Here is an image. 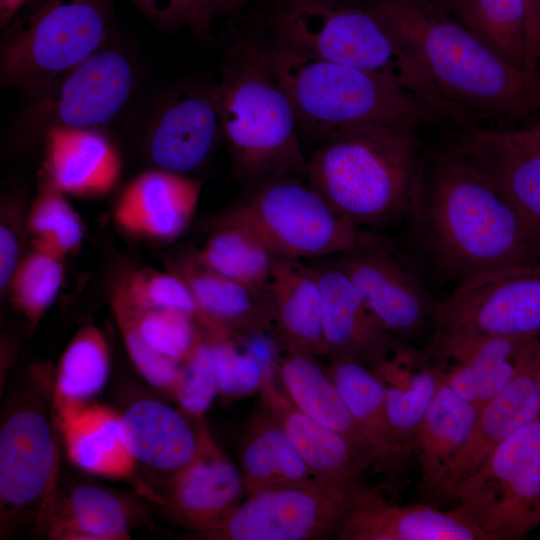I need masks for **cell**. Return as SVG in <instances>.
<instances>
[{
    "instance_id": "10",
    "label": "cell",
    "mask_w": 540,
    "mask_h": 540,
    "mask_svg": "<svg viewBox=\"0 0 540 540\" xmlns=\"http://www.w3.org/2000/svg\"><path fill=\"white\" fill-rule=\"evenodd\" d=\"M447 498L489 540L519 539L540 526V417L503 441Z\"/></svg>"
},
{
    "instance_id": "42",
    "label": "cell",
    "mask_w": 540,
    "mask_h": 540,
    "mask_svg": "<svg viewBox=\"0 0 540 540\" xmlns=\"http://www.w3.org/2000/svg\"><path fill=\"white\" fill-rule=\"evenodd\" d=\"M111 307L135 369L154 389L173 395L181 373L180 363L156 352L142 339L127 308L115 292L111 297Z\"/></svg>"
},
{
    "instance_id": "7",
    "label": "cell",
    "mask_w": 540,
    "mask_h": 540,
    "mask_svg": "<svg viewBox=\"0 0 540 540\" xmlns=\"http://www.w3.org/2000/svg\"><path fill=\"white\" fill-rule=\"evenodd\" d=\"M116 0H37L4 30L0 84L28 91L116 39Z\"/></svg>"
},
{
    "instance_id": "40",
    "label": "cell",
    "mask_w": 540,
    "mask_h": 540,
    "mask_svg": "<svg viewBox=\"0 0 540 540\" xmlns=\"http://www.w3.org/2000/svg\"><path fill=\"white\" fill-rule=\"evenodd\" d=\"M114 292L124 303L142 339L156 352L183 362L203 329L190 315L169 308L137 309L127 303L119 291Z\"/></svg>"
},
{
    "instance_id": "24",
    "label": "cell",
    "mask_w": 540,
    "mask_h": 540,
    "mask_svg": "<svg viewBox=\"0 0 540 540\" xmlns=\"http://www.w3.org/2000/svg\"><path fill=\"white\" fill-rule=\"evenodd\" d=\"M169 270L181 277L193 293L213 333L237 340L273 330L269 298L210 269L188 251L169 261Z\"/></svg>"
},
{
    "instance_id": "49",
    "label": "cell",
    "mask_w": 540,
    "mask_h": 540,
    "mask_svg": "<svg viewBox=\"0 0 540 540\" xmlns=\"http://www.w3.org/2000/svg\"><path fill=\"white\" fill-rule=\"evenodd\" d=\"M31 0H0V27L5 30Z\"/></svg>"
},
{
    "instance_id": "50",
    "label": "cell",
    "mask_w": 540,
    "mask_h": 540,
    "mask_svg": "<svg viewBox=\"0 0 540 540\" xmlns=\"http://www.w3.org/2000/svg\"><path fill=\"white\" fill-rule=\"evenodd\" d=\"M249 0H223V15L238 10Z\"/></svg>"
},
{
    "instance_id": "8",
    "label": "cell",
    "mask_w": 540,
    "mask_h": 540,
    "mask_svg": "<svg viewBox=\"0 0 540 540\" xmlns=\"http://www.w3.org/2000/svg\"><path fill=\"white\" fill-rule=\"evenodd\" d=\"M139 85L132 53L114 39L84 62L26 92L12 123L17 140L38 142L54 127L103 128L130 106Z\"/></svg>"
},
{
    "instance_id": "38",
    "label": "cell",
    "mask_w": 540,
    "mask_h": 540,
    "mask_svg": "<svg viewBox=\"0 0 540 540\" xmlns=\"http://www.w3.org/2000/svg\"><path fill=\"white\" fill-rule=\"evenodd\" d=\"M63 257L32 246L9 283L14 305L33 326L55 301L63 281Z\"/></svg>"
},
{
    "instance_id": "3",
    "label": "cell",
    "mask_w": 540,
    "mask_h": 540,
    "mask_svg": "<svg viewBox=\"0 0 540 540\" xmlns=\"http://www.w3.org/2000/svg\"><path fill=\"white\" fill-rule=\"evenodd\" d=\"M419 125L366 126L317 146L305 178L340 215L362 230L409 216L422 156Z\"/></svg>"
},
{
    "instance_id": "46",
    "label": "cell",
    "mask_w": 540,
    "mask_h": 540,
    "mask_svg": "<svg viewBox=\"0 0 540 540\" xmlns=\"http://www.w3.org/2000/svg\"><path fill=\"white\" fill-rule=\"evenodd\" d=\"M185 25L201 38L210 36L214 19L223 15V0H184Z\"/></svg>"
},
{
    "instance_id": "17",
    "label": "cell",
    "mask_w": 540,
    "mask_h": 540,
    "mask_svg": "<svg viewBox=\"0 0 540 540\" xmlns=\"http://www.w3.org/2000/svg\"><path fill=\"white\" fill-rule=\"evenodd\" d=\"M119 415L121 437L134 468L154 472L168 485L212 440L203 424L196 425L184 411L157 399H138Z\"/></svg>"
},
{
    "instance_id": "31",
    "label": "cell",
    "mask_w": 540,
    "mask_h": 540,
    "mask_svg": "<svg viewBox=\"0 0 540 540\" xmlns=\"http://www.w3.org/2000/svg\"><path fill=\"white\" fill-rule=\"evenodd\" d=\"M71 462L81 470L109 478H129L134 464L120 431V415L100 406L57 413Z\"/></svg>"
},
{
    "instance_id": "26",
    "label": "cell",
    "mask_w": 540,
    "mask_h": 540,
    "mask_svg": "<svg viewBox=\"0 0 540 540\" xmlns=\"http://www.w3.org/2000/svg\"><path fill=\"white\" fill-rule=\"evenodd\" d=\"M274 337L285 350L326 356L323 297L312 264L277 257L270 288Z\"/></svg>"
},
{
    "instance_id": "45",
    "label": "cell",
    "mask_w": 540,
    "mask_h": 540,
    "mask_svg": "<svg viewBox=\"0 0 540 540\" xmlns=\"http://www.w3.org/2000/svg\"><path fill=\"white\" fill-rule=\"evenodd\" d=\"M132 2L158 28H175L185 24L184 0H132Z\"/></svg>"
},
{
    "instance_id": "6",
    "label": "cell",
    "mask_w": 540,
    "mask_h": 540,
    "mask_svg": "<svg viewBox=\"0 0 540 540\" xmlns=\"http://www.w3.org/2000/svg\"><path fill=\"white\" fill-rule=\"evenodd\" d=\"M275 31L277 41L299 52L381 75L431 108L419 69L370 1L287 0Z\"/></svg>"
},
{
    "instance_id": "20",
    "label": "cell",
    "mask_w": 540,
    "mask_h": 540,
    "mask_svg": "<svg viewBox=\"0 0 540 540\" xmlns=\"http://www.w3.org/2000/svg\"><path fill=\"white\" fill-rule=\"evenodd\" d=\"M203 182L186 174L148 170L134 178L120 194L114 220L126 233L148 241L176 240L191 222Z\"/></svg>"
},
{
    "instance_id": "44",
    "label": "cell",
    "mask_w": 540,
    "mask_h": 540,
    "mask_svg": "<svg viewBox=\"0 0 540 540\" xmlns=\"http://www.w3.org/2000/svg\"><path fill=\"white\" fill-rule=\"evenodd\" d=\"M267 333H254L238 339L244 343V351L249 353L262 367L264 381L277 378V370L281 359L277 354L279 343L274 336L270 337Z\"/></svg>"
},
{
    "instance_id": "22",
    "label": "cell",
    "mask_w": 540,
    "mask_h": 540,
    "mask_svg": "<svg viewBox=\"0 0 540 540\" xmlns=\"http://www.w3.org/2000/svg\"><path fill=\"white\" fill-rule=\"evenodd\" d=\"M241 469L214 444L169 484L166 498L171 515L194 536L221 523L247 496Z\"/></svg>"
},
{
    "instance_id": "27",
    "label": "cell",
    "mask_w": 540,
    "mask_h": 540,
    "mask_svg": "<svg viewBox=\"0 0 540 540\" xmlns=\"http://www.w3.org/2000/svg\"><path fill=\"white\" fill-rule=\"evenodd\" d=\"M261 392L263 404L279 420L314 478L360 485V476L370 466L344 436L298 410L276 379L264 381Z\"/></svg>"
},
{
    "instance_id": "29",
    "label": "cell",
    "mask_w": 540,
    "mask_h": 540,
    "mask_svg": "<svg viewBox=\"0 0 540 540\" xmlns=\"http://www.w3.org/2000/svg\"><path fill=\"white\" fill-rule=\"evenodd\" d=\"M277 379L284 394L298 410L344 436L368 465L375 467L368 443L317 356L302 351H285L279 362Z\"/></svg>"
},
{
    "instance_id": "41",
    "label": "cell",
    "mask_w": 540,
    "mask_h": 540,
    "mask_svg": "<svg viewBox=\"0 0 540 540\" xmlns=\"http://www.w3.org/2000/svg\"><path fill=\"white\" fill-rule=\"evenodd\" d=\"M219 394L212 343L206 330L183 361L174 390L179 408L196 419L210 408Z\"/></svg>"
},
{
    "instance_id": "13",
    "label": "cell",
    "mask_w": 540,
    "mask_h": 540,
    "mask_svg": "<svg viewBox=\"0 0 540 540\" xmlns=\"http://www.w3.org/2000/svg\"><path fill=\"white\" fill-rule=\"evenodd\" d=\"M59 449L52 419L36 401H21L0 427L1 535L37 519L57 489Z\"/></svg>"
},
{
    "instance_id": "19",
    "label": "cell",
    "mask_w": 540,
    "mask_h": 540,
    "mask_svg": "<svg viewBox=\"0 0 540 540\" xmlns=\"http://www.w3.org/2000/svg\"><path fill=\"white\" fill-rule=\"evenodd\" d=\"M311 264L323 297L326 356L373 368L400 347L397 337L376 319L335 260Z\"/></svg>"
},
{
    "instance_id": "23",
    "label": "cell",
    "mask_w": 540,
    "mask_h": 540,
    "mask_svg": "<svg viewBox=\"0 0 540 540\" xmlns=\"http://www.w3.org/2000/svg\"><path fill=\"white\" fill-rule=\"evenodd\" d=\"M42 143L44 178L62 193L97 197L118 183L121 157L103 128L54 127Z\"/></svg>"
},
{
    "instance_id": "51",
    "label": "cell",
    "mask_w": 540,
    "mask_h": 540,
    "mask_svg": "<svg viewBox=\"0 0 540 540\" xmlns=\"http://www.w3.org/2000/svg\"><path fill=\"white\" fill-rule=\"evenodd\" d=\"M432 1H434V2H436V3H438V4H440V5H442V3H443L444 0H432Z\"/></svg>"
},
{
    "instance_id": "28",
    "label": "cell",
    "mask_w": 540,
    "mask_h": 540,
    "mask_svg": "<svg viewBox=\"0 0 540 540\" xmlns=\"http://www.w3.org/2000/svg\"><path fill=\"white\" fill-rule=\"evenodd\" d=\"M326 370L368 443L375 468L396 469L411 450L400 442L389 422L381 378L372 368L351 359L332 358Z\"/></svg>"
},
{
    "instance_id": "9",
    "label": "cell",
    "mask_w": 540,
    "mask_h": 540,
    "mask_svg": "<svg viewBox=\"0 0 540 540\" xmlns=\"http://www.w3.org/2000/svg\"><path fill=\"white\" fill-rule=\"evenodd\" d=\"M223 213L246 225L279 258L338 256L355 245L362 230L296 175L245 188Z\"/></svg>"
},
{
    "instance_id": "2",
    "label": "cell",
    "mask_w": 540,
    "mask_h": 540,
    "mask_svg": "<svg viewBox=\"0 0 540 540\" xmlns=\"http://www.w3.org/2000/svg\"><path fill=\"white\" fill-rule=\"evenodd\" d=\"M408 217L421 249L447 280L540 262V249L514 209L448 147L422 157Z\"/></svg>"
},
{
    "instance_id": "14",
    "label": "cell",
    "mask_w": 540,
    "mask_h": 540,
    "mask_svg": "<svg viewBox=\"0 0 540 540\" xmlns=\"http://www.w3.org/2000/svg\"><path fill=\"white\" fill-rule=\"evenodd\" d=\"M335 261L376 319L396 337L414 334L432 317L435 302L413 264L375 232L361 230L355 245Z\"/></svg>"
},
{
    "instance_id": "52",
    "label": "cell",
    "mask_w": 540,
    "mask_h": 540,
    "mask_svg": "<svg viewBox=\"0 0 540 540\" xmlns=\"http://www.w3.org/2000/svg\"><path fill=\"white\" fill-rule=\"evenodd\" d=\"M538 380H539V385H540V364H539V368H538Z\"/></svg>"
},
{
    "instance_id": "16",
    "label": "cell",
    "mask_w": 540,
    "mask_h": 540,
    "mask_svg": "<svg viewBox=\"0 0 540 540\" xmlns=\"http://www.w3.org/2000/svg\"><path fill=\"white\" fill-rule=\"evenodd\" d=\"M146 126V153L158 169L186 175L199 169L223 138L216 83L173 85L157 99Z\"/></svg>"
},
{
    "instance_id": "5",
    "label": "cell",
    "mask_w": 540,
    "mask_h": 540,
    "mask_svg": "<svg viewBox=\"0 0 540 540\" xmlns=\"http://www.w3.org/2000/svg\"><path fill=\"white\" fill-rule=\"evenodd\" d=\"M265 48L290 98L299 133L318 145L366 126H443L427 104L381 75L304 54L277 40Z\"/></svg>"
},
{
    "instance_id": "47",
    "label": "cell",
    "mask_w": 540,
    "mask_h": 540,
    "mask_svg": "<svg viewBox=\"0 0 540 540\" xmlns=\"http://www.w3.org/2000/svg\"><path fill=\"white\" fill-rule=\"evenodd\" d=\"M527 14L526 71L540 78V0H525Z\"/></svg>"
},
{
    "instance_id": "39",
    "label": "cell",
    "mask_w": 540,
    "mask_h": 540,
    "mask_svg": "<svg viewBox=\"0 0 540 540\" xmlns=\"http://www.w3.org/2000/svg\"><path fill=\"white\" fill-rule=\"evenodd\" d=\"M116 289L137 309L169 308L190 315L203 329L210 324L185 281L172 271L142 269L129 275Z\"/></svg>"
},
{
    "instance_id": "37",
    "label": "cell",
    "mask_w": 540,
    "mask_h": 540,
    "mask_svg": "<svg viewBox=\"0 0 540 540\" xmlns=\"http://www.w3.org/2000/svg\"><path fill=\"white\" fill-rule=\"evenodd\" d=\"M64 195L44 178L26 220L27 231L33 235L32 246L63 258L84 239L82 221Z\"/></svg>"
},
{
    "instance_id": "43",
    "label": "cell",
    "mask_w": 540,
    "mask_h": 540,
    "mask_svg": "<svg viewBox=\"0 0 540 540\" xmlns=\"http://www.w3.org/2000/svg\"><path fill=\"white\" fill-rule=\"evenodd\" d=\"M208 334L214 352L219 394L238 398L261 390L265 379L263 369L249 353L238 350L236 338L223 333Z\"/></svg>"
},
{
    "instance_id": "11",
    "label": "cell",
    "mask_w": 540,
    "mask_h": 540,
    "mask_svg": "<svg viewBox=\"0 0 540 540\" xmlns=\"http://www.w3.org/2000/svg\"><path fill=\"white\" fill-rule=\"evenodd\" d=\"M429 346L484 337L540 332V262L470 275L434 303Z\"/></svg>"
},
{
    "instance_id": "1",
    "label": "cell",
    "mask_w": 540,
    "mask_h": 540,
    "mask_svg": "<svg viewBox=\"0 0 540 540\" xmlns=\"http://www.w3.org/2000/svg\"><path fill=\"white\" fill-rule=\"evenodd\" d=\"M402 40L450 130L537 123L540 78L488 48L431 0H369Z\"/></svg>"
},
{
    "instance_id": "36",
    "label": "cell",
    "mask_w": 540,
    "mask_h": 540,
    "mask_svg": "<svg viewBox=\"0 0 540 540\" xmlns=\"http://www.w3.org/2000/svg\"><path fill=\"white\" fill-rule=\"evenodd\" d=\"M442 7L493 52L526 71L525 0H444Z\"/></svg>"
},
{
    "instance_id": "33",
    "label": "cell",
    "mask_w": 540,
    "mask_h": 540,
    "mask_svg": "<svg viewBox=\"0 0 540 540\" xmlns=\"http://www.w3.org/2000/svg\"><path fill=\"white\" fill-rule=\"evenodd\" d=\"M214 222L203 246L195 251L197 258L210 269L270 299L277 257L238 220L222 212Z\"/></svg>"
},
{
    "instance_id": "21",
    "label": "cell",
    "mask_w": 540,
    "mask_h": 540,
    "mask_svg": "<svg viewBox=\"0 0 540 540\" xmlns=\"http://www.w3.org/2000/svg\"><path fill=\"white\" fill-rule=\"evenodd\" d=\"M338 540H489L455 508L398 505L364 488L334 534Z\"/></svg>"
},
{
    "instance_id": "30",
    "label": "cell",
    "mask_w": 540,
    "mask_h": 540,
    "mask_svg": "<svg viewBox=\"0 0 540 540\" xmlns=\"http://www.w3.org/2000/svg\"><path fill=\"white\" fill-rule=\"evenodd\" d=\"M478 410L448 386L441 376L413 446L420 463L423 491L438 494L452 462L469 438Z\"/></svg>"
},
{
    "instance_id": "15",
    "label": "cell",
    "mask_w": 540,
    "mask_h": 540,
    "mask_svg": "<svg viewBox=\"0 0 540 540\" xmlns=\"http://www.w3.org/2000/svg\"><path fill=\"white\" fill-rule=\"evenodd\" d=\"M451 132L446 147L485 177L540 249V122Z\"/></svg>"
},
{
    "instance_id": "18",
    "label": "cell",
    "mask_w": 540,
    "mask_h": 540,
    "mask_svg": "<svg viewBox=\"0 0 540 540\" xmlns=\"http://www.w3.org/2000/svg\"><path fill=\"white\" fill-rule=\"evenodd\" d=\"M514 379L478 410L466 443L452 462L437 495L452 489L476 471L510 435L540 417V339H532L519 355Z\"/></svg>"
},
{
    "instance_id": "12",
    "label": "cell",
    "mask_w": 540,
    "mask_h": 540,
    "mask_svg": "<svg viewBox=\"0 0 540 540\" xmlns=\"http://www.w3.org/2000/svg\"><path fill=\"white\" fill-rule=\"evenodd\" d=\"M365 487L311 478L248 493L209 540H319L334 536Z\"/></svg>"
},
{
    "instance_id": "4",
    "label": "cell",
    "mask_w": 540,
    "mask_h": 540,
    "mask_svg": "<svg viewBox=\"0 0 540 540\" xmlns=\"http://www.w3.org/2000/svg\"><path fill=\"white\" fill-rule=\"evenodd\" d=\"M223 139L234 178L244 188L284 176L305 177L297 118L265 45L241 39L216 83Z\"/></svg>"
},
{
    "instance_id": "34",
    "label": "cell",
    "mask_w": 540,
    "mask_h": 540,
    "mask_svg": "<svg viewBox=\"0 0 540 540\" xmlns=\"http://www.w3.org/2000/svg\"><path fill=\"white\" fill-rule=\"evenodd\" d=\"M262 408L240 453L248 493L314 478L279 420L264 404Z\"/></svg>"
},
{
    "instance_id": "48",
    "label": "cell",
    "mask_w": 540,
    "mask_h": 540,
    "mask_svg": "<svg viewBox=\"0 0 540 540\" xmlns=\"http://www.w3.org/2000/svg\"><path fill=\"white\" fill-rule=\"evenodd\" d=\"M19 245L11 227L5 223L0 226V288H8L19 264Z\"/></svg>"
},
{
    "instance_id": "25",
    "label": "cell",
    "mask_w": 540,
    "mask_h": 540,
    "mask_svg": "<svg viewBox=\"0 0 540 540\" xmlns=\"http://www.w3.org/2000/svg\"><path fill=\"white\" fill-rule=\"evenodd\" d=\"M133 520L128 499L89 483L57 488L36 519L48 538L60 540L129 539Z\"/></svg>"
},
{
    "instance_id": "35",
    "label": "cell",
    "mask_w": 540,
    "mask_h": 540,
    "mask_svg": "<svg viewBox=\"0 0 540 540\" xmlns=\"http://www.w3.org/2000/svg\"><path fill=\"white\" fill-rule=\"evenodd\" d=\"M110 351L102 332L82 327L63 351L56 369L53 403L57 413L86 406L106 385Z\"/></svg>"
},
{
    "instance_id": "32",
    "label": "cell",
    "mask_w": 540,
    "mask_h": 540,
    "mask_svg": "<svg viewBox=\"0 0 540 540\" xmlns=\"http://www.w3.org/2000/svg\"><path fill=\"white\" fill-rule=\"evenodd\" d=\"M372 369L385 387L389 422L400 442L412 451L418 428L440 385L443 368L425 366L400 346Z\"/></svg>"
}]
</instances>
